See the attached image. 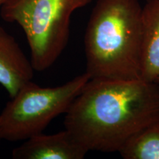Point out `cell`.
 <instances>
[{
  "instance_id": "6da1fadb",
  "label": "cell",
  "mask_w": 159,
  "mask_h": 159,
  "mask_svg": "<svg viewBox=\"0 0 159 159\" xmlns=\"http://www.w3.org/2000/svg\"><path fill=\"white\" fill-rule=\"evenodd\" d=\"M65 114V129L89 152H119L130 137L159 121V84L90 79Z\"/></svg>"
},
{
  "instance_id": "7a4b0ae2",
  "label": "cell",
  "mask_w": 159,
  "mask_h": 159,
  "mask_svg": "<svg viewBox=\"0 0 159 159\" xmlns=\"http://www.w3.org/2000/svg\"><path fill=\"white\" fill-rule=\"evenodd\" d=\"M84 45L91 79L141 78L143 7L139 0H97Z\"/></svg>"
},
{
  "instance_id": "3957f363",
  "label": "cell",
  "mask_w": 159,
  "mask_h": 159,
  "mask_svg": "<svg viewBox=\"0 0 159 159\" xmlns=\"http://www.w3.org/2000/svg\"><path fill=\"white\" fill-rule=\"evenodd\" d=\"M92 0H8L1 16L22 28L35 71L54 64L68 43L73 13Z\"/></svg>"
},
{
  "instance_id": "277c9868",
  "label": "cell",
  "mask_w": 159,
  "mask_h": 159,
  "mask_svg": "<svg viewBox=\"0 0 159 159\" xmlns=\"http://www.w3.org/2000/svg\"><path fill=\"white\" fill-rule=\"evenodd\" d=\"M90 79L85 72L55 87L27 82L0 114V138L19 142L42 134L53 119L67 112Z\"/></svg>"
},
{
  "instance_id": "5b68a950",
  "label": "cell",
  "mask_w": 159,
  "mask_h": 159,
  "mask_svg": "<svg viewBox=\"0 0 159 159\" xmlns=\"http://www.w3.org/2000/svg\"><path fill=\"white\" fill-rule=\"evenodd\" d=\"M89 150L65 129L56 134H40L12 151L13 159H83Z\"/></svg>"
},
{
  "instance_id": "8992f818",
  "label": "cell",
  "mask_w": 159,
  "mask_h": 159,
  "mask_svg": "<svg viewBox=\"0 0 159 159\" xmlns=\"http://www.w3.org/2000/svg\"><path fill=\"white\" fill-rule=\"evenodd\" d=\"M34 69L14 38L0 26V84L11 98L32 80Z\"/></svg>"
},
{
  "instance_id": "52a82bcc",
  "label": "cell",
  "mask_w": 159,
  "mask_h": 159,
  "mask_svg": "<svg viewBox=\"0 0 159 159\" xmlns=\"http://www.w3.org/2000/svg\"><path fill=\"white\" fill-rule=\"evenodd\" d=\"M141 79H159V0L146 2L143 7V46Z\"/></svg>"
},
{
  "instance_id": "ba28073f",
  "label": "cell",
  "mask_w": 159,
  "mask_h": 159,
  "mask_svg": "<svg viewBox=\"0 0 159 159\" xmlns=\"http://www.w3.org/2000/svg\"><path fill=\"white\" fill-rule=\"evenodd\" d=\"M119 152L124 159H159V121L130 137Z\"/></svg>"
},
{
  "instance_id": "9c48e42d",
  "label": "cell",
  "mask_w": 159,
  "mask_h": 159,
  "mask_svg": "<svg viewBox=\"0 0 159 159\" xmlns=\"http://www.w3.org/2000/svg\"><path fill=\"white\" fill-rule=\"evenodd\" d=\"M8 0H0V6H2L4 4H5Z\"/></svg>"
},
{
  "instance_id": "30bf717a",
  "label": "cell",
  "mask_w": 159,
  "mask_h": 159,
  "mask_svg": "<svg viewBox=\"0 0 159 159\" xmlns=\"http://www.w3.org/2000/svg\"><path fill=\"white\" fill-rule=\"evenodd\" d=\"M156 83H158V84H159V79L158 80H157V81H156Z\"/></svg>"
},
{
  "instance_id": "8fae6325",
  "label": "cell",
  "mask_w": 159,
  "mask_h": 159,
  "mask_svg": "<svg viewBox=\"0 0 159 159\" xmlns=\"http://www.w3.org/2000/svg\"><path fill=\"white\" fill-rule=\"evenodd\" d=\"M149 1H151V0H146V2H149Z\"/></svg>"
},
{
  "instance_id": "7c38bea8",
  "label": "cell",
  "mask_w": 159,
  "mask_h": 159,
  "mask_svg": "<svg viewBox=\"0 0 159 159\" xmlns=\"http://www.w3.org/2000/svg\"><path fill=\"white\" fill-rule=\"evenodd\" d=\"M2 140V139H1V138H0V141H1Z\"/></svg>"
}]
</instances>
